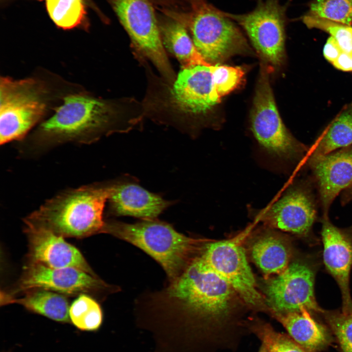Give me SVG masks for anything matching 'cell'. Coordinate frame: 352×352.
Instances as JSON below:
<instances>
[{
    "mask_svg": "<svg viewBox=\"0 0 352 352\" xmlns=\"http://www.w3.org/2000/svg\"><path fill=\"white\" fill-rule=\"evenodd\" d=\"M198 0H192V2L195 1H198Z\"/></svg>",
    "mask_w": 352,
    "mask_h": 352,
    "instance_id": "cell-34",
    "label": "cell"
},
{
    "mask_svg": "<svg viewBox=\"0 0 352 352\" xmlns=\"http://www.w3.org/2000/svg\"><path fill=\"white\" fill-rule=\"evenodd\" d=\"M114 186L94 184L62 192L47 200L24 222L63 237L83 238L103 233L104 209Z\"/></svg>",
    "mask_w": 352,
    "mask_h": 352,
    "instance_id": "cell-1",
    "label": "cell"
},
{
    "mask_svg": "<svg viewBox=\"0 0 352 352\" xmlns=\"http://www.w3.org/2000/svg\"><path fill=\"white\" fill-rule=\"evenodd\" d=\"M25 224L29 262L51 268L74 267L96 276L80 251L63 237L43 227Z\"/></svg>",
    "mask_w": 352,
    "mask_h": 352,
    "instance_id": "cell-14",
    "label": "cell"
},
{
    "mask_svg": "<svg viewBox=\"0 0 352 352\" xmlns=\"http://www.w3.org/2000/svg\"><path fill=\"white\" fill-rule=\"evenodd\" d=\"M174 105L191 115H202L221 101L217 89L213 65H196L183 68L171 92Z\"/></svg>",
    "mask_w": 352,
    "mask_h": 352,
    "instance_id": "cell-13",
    "label": "cell"
},
{
    "mask_svg": "<svg viewBox=\"0 0 352 352\" xmlns=\"http://www.w3.org/2000/svg\"><path fill=\"white\" fill-rule=\"evenodd\" d=\"M251 254L255 264L266 277L278 275L290 264V247L283 238L271 233L263 235L253 243Z\"/></svg>",
    "mask_w": 352,
    "mask_h": 352,
    "instance_id": "cell-20",
    "label": "cell"
},
{
    "mask_svg": "<svg viewBox=\"0 0 352 352\" xmlns=\"http://www.w3.org/2000/svg\"><path fill=\"white\" fill-rule=\"evenodd\" d=\"M342 200L344 204L352 200V184L344 192Z\"/></svg>",
    "mask_w": 352,
    "mask_h": 352,
    "instance_id": "cell-32",
    "label": "cell"
},
{
    "mask_svg": "<svg viewBox=\"0 0 352 352\" xmlns=\"http://www.w3.org/2000/svg\"><path fill=\"white\" fill-rule=\"evenodd\" d=\"M20 298L6 292L1 293V305L18 304L27 309L52 320L67 322L69 321V307L68 301L63 295L52 291L36 288L25 291Z\"/></svg>",
    "mask_w": 352,
    "mask_h": 352,
    "instance_id": "cell-19",
    "label": "cell"
},
{
    "mask_svg": "<svg viewBox=\"0 0 352 352\" xmlns=\"http://www.w3.org/2000/svg\"><path fill=\"white\" fill-rule=\"evenodd\" d=\"M286 9V5H282L279 0H258L249 12L225 13L242 27L262 59L278 66L285 57Z\"/></svg>",
    "mask_w": 352,
    "mask_h": 352,
    "instance_id": "cell-7",
    "label": "cell"
},
{
    "mask_svg": "<svg viewBox=\"0 0 352 352\" xmlns=\"http://www.w3.org/2000/svg\"><path fill=\"white\" fill-rule=\"evenodd\" d=\"M315 270L309 262L298 260L266 284V302L274 315L300 312L303 308L324 313L314 294Z\"/></svg>",
    "mask_w": 352,
    "mask_h": 352,
    "instance_id": "cell-9",
    "label": "cell"
},
{
    "mask_svg": "<svg viewBox=\"0 0 352 352\" xmlns=\"http://www.w3.org/2000/svg\"><path fill=\"white\" fill-rule=\"evenodd\" d=\"M252 330L268 352H308L291 337L276 331L268 324H257Z\"/></svg>",
    "mask_w": 352,
    "mask_h": 352,
    "instance_id": "cell-26",
    "label": "cell"
},
{
    "mask_svg": "<svg viewBox=\"0 0 352 352\" xmlns=\"http://www.w3.org/2000/svg\"><path fill=\"white\" fill-rule=\"evenodd\" d=\"M343 52L335 39L330 36L327 41L323 49V54L326 59L332 64Z\"/></svg>",
    "mask_w": 352,
    "mask_h": 352,
    "instance_id": "cell-30",
    "label": "cell"
},
{
    "mask_svg": "<svg viewBox=\"0 0 352 352\" xmlns=\"http://www.w3.org/2000/svg\"><path fill=\"white\" fill-rule=\"evenodd\" d=\"M208 243L198 256L210 269L223 279L247 304L259 306L263 298L239 239Z\"/></svg>",
    "mask_w": 352,
    "mask_h": 352,
    "instance_id": "cell-10",
    "label": "cell"
},
{
    "mask_svg": "<svg viewBox=\"0 0 352 352\" xmlns=\"http://www.w3.org/2000/svg\"><path fill=\"white\" fill-rule=\"evenodd\" d=\"M44 0L51 19L60 28L72 29L80 26L85 21V0Z\"/></svg>",
    "mask_w": 352,
    "mask_h": 352,
    "instance_id": "cell-23",
    "label": "cell"
},
{
    "mask_svg": "<svg viewBox=\"0 0 352 352\" xmlns=\"http://www.w3.org/2000/svg\"><path fill=\"white\" fill-rule=\"evenodd\" d=\"M28 262L14 293L41 288L75 295L95 292L109 287L96 276L76 268H51Z\"/></svg>",
    "mask_w": 352,
    "mask_h": 352,
    "instance_id": "cell-12",
    "label": "cell"
},
{
    "mask_svg": "<svg viewBox=\"0 0 352 352\" xmlns=\"http://www.w3.org/2000/svg\"><path fill=\"white\" fill-rule=\"evenodd\" d=\"M108 200L109 210L112 214L144 220L154 219L172 204V202L138 184L129 182L114 184Z\"/></svg>",
    "mask_w": 352,
    "mask_h": 352,
    "instance_id": "cell-17",
    "label": "cell"
},
{
    "mask_svg": "<svg viewBox=\"0 0 352 352\" xmlns=\"http://www.w3.org/2000/svg\"><path fill=\"white\" fill-rule=\"evenodd\" d=\"M352 145V107H349L341 112L318 139L308 160Z\"/></svg>",
    "mask_w": 352,
    "mask_h": 352,
    "instance_id": "cell-22",
    "label": "cell"
},
{
    "mask_svg": "<svg viewBox=\"0 0 352 352\" xmlns=\"http://www.w3.org/2000/svg\"><path fill=\"white\" fill-rule=\"evenodd\" d=\"M103 233L112 235L144 251L161 264L170 283L183 273L204 246V240L187 237L169 224L154 219L133 224L106 222Z\"/></svg>",
    "mask_w": 352,
    "mask_h": 352,
    "instance_id": "cell-3",
    "label": "cell"
},
{
    "mask_svg": "<svg viewBox=\"0 0 352 352\" xmlns=\"http://www.w3.org/2000/svg\"><path fill=\"white\" fill-rule=\"evenodd\" d=\"M332 65L342 71H352V55L343 51Z\"/></svg>",
    "mask_w": 352,
    "mask_h": 352,
    "instance_id": "cell-31",
    "label": "cell"
},
{
    "mask_svg": "<svg viewBox=\"0 0 352 352\" xmlns=\"http://www.w3.org/2000/svg\"><path fill=\"white\" fill-rule=\"evenodd\" d=\"M254 212L256 220L274 228L305 236L316 219L317 208L309 184L301 181L291 184L276 201Z\"/></svg>",
    "mask_w": 352,
    "mask_h": 352,
    "instance_id": "cell-11",
    "label": "cell"
},
{
    "mask_svg": "<svg viewBox=\"0 0 352 352\" xmlns=\"http://www.w3.org/2000/svg\"><path fill=\"white\" fill-rule=\"evenodd\" d=\"M268 70L263 64L250 113V129L266 154L278 160L296 162L303 158L307 148L285 126L276 105Z\"/></svg>",
    "mask_w": 352,
    "mask_h": 352,
    "instance_id": "cell-5",
    "label": "cell"
},
{
    "mask_svg": "<svg viewBox=\"0 0 352 352\" xmlns=\"http://www.w3.org/2000/svg\"><path fill=\"white\" fill-rule=\"evenodd\" d=\"M63 101L30 139L33 153L68 142L90 144L108 132L113 115L108 103L84 93L68 95Z\"/></svg>",
    "mask_w": 352,
    "mask_h": 352,
    "instance_id": "cell-2",
    "label": "cell"
},
{
    "mask_svg": "<svg viewBox=\"0 0 352 352\" xmlns=\"http://www.w3.org/2000/svg\"><path fill=\"white\" fill-rule=\"evenodd\" d=\"M133 44L168 81L175 75L162 42L159 26L149 0H111Z\"/></svg>",
    "mask_w": 352,
    "mask_h": 352,
    "instance_id": "cell-8",
    "label": "cell"
},
{
    "mask_svg": "<svg viewBox=\"0 0 352 352\" xmlns=\"http://www.w3.org/2000/svg\"><path fill=\"white\" fill-rule=\"evenodd\" d=\"M159 28L164 46L175 56L183 68L211 65L198 51L188 34V29L179 20L172 17Z\"/></svg>",
    "mask_w": 352,
    "mask_h": 352,
    "instance_id": "cell-21",
    "label": "cell"
},
{
    "mask_svg": "<svg viewBox=\"0 0 352 352\" xmlns=\"http://www.w3.org/2000/svg\"><path fill=\"white\" fill-rule=\"evenodd\" d=\"M302 20L308 28L319 29L330 34L343 51L352 55V27L351 26L307 14L303 17Z\"/></svg>",
    "mask_w": 352,
    "mask_h": 352,
    "instance_id": "cell-27",
    "label": "cell"
},
{
    "mask_svg": "<svg viewBox=\"0 0 352 352\" xmlns=\"http://www.w3.org/2000/svg\"><path fill=\"white\" fill-rule=\"evenodd\" d=\"M324 313L341 352H352V309Z\"/></svg>",
    "mask_w": 352,
    "mask_h": 352,
    "instance_id": "cell-28",
    "label": "cell"
},
{
    "mask_svg": "<svg viewBox=\"0 0 352 352\" xmlns=\"http://www.w3.org/2000/svg\"><path fill=\"white\" fill-rule=\"evenodd\" d=\"M69 315L72 323L83 330H97L102 322L100 306L93 298L84 293L80 294L72 303Z\"/></svg>",
    "mask_w": 352,
    "mask_h": 352,
    "instance_id": "cell-24",
    "label": "cell"
},
{
    "mask_svg": "<svg viewBox=\"0 0 352 352\" xmlns=\"http://www.w3.org/2000/svg\"><path fill=\"white\" fill-rule=\"evenodd\" d=\"M259 352H268V351L265 346L262 344V345L260 349Z\"/></svg>",
    "mask_w": 352,
    "mask_h": 352,
    "instance_id": "cell-33",
    "label": "cell"
},
{
    "mask_svg": "<svg viewBox=\"0 0 352 352\" xmlns=\"http://www.w3.org/2000/svg\"><path fill=\"white\" fill-rule=\"evenodd\" d=\"M322 222L324 263L340 288L342 310H352L349 283L352 266V240L347 232L331 223L328 215H324Z\"/></svg>",
    "mask_w": 352,
    "mask_h": 352,
    "instance_id": "cell-15",
    "label": "cell"
},
{
    "mask_svg": "<svg viewBox=\"0 0 352 352\" xmlns=\"http://www.w3.org/2000/svg\"><path fill=\"white\" fill-rule=\"evenodd\" d=\"M218 93L221 98L237 88L244 75L240 66L213 65Z\"/></svg>",
    "mask_w": 352,
    "mask_h": 352,
    "instance_id": "cell-29",
    "label": "cell"
},
{
    "mask_svg": "<svg viewBox=\"0 0 352 352\" xmlns=\"http://www.w3.org/2000/svg\"><path fill=\"white\" fill-rule=\"evenodd\" d=\"M324 215L339 193L352 184V145L308 160Z\"/></svg>",
    "mask_w": 352,
    "mask_h": 352,
    "instance_id": "cell-16",
    "label": "cell"
},
{
    "mask_svg": "<svg viewBox=\"0 0 352 352\" xmlns=\"http://www.w3.org/2000/svg\"><path fill=\"white\" fill-rule=\"evenodd\" d=\"M307 14L351 26L352 0H314Z\"/></svg>",
    "mask_w": 352,
    "mask_h": 352,
    "instance_id": "cell-25",
    "label": "cell"
},
{
    "mask_svg": "<svg viewBox=\"0 0 352 352\" xmlns=\"http://www.w3.org/2000/svg\"><path fill=\"white\" fill-rule=\"evenodd\" d=\"M34 78H0V145L22 139L44 116L48 93Z\"/></svg>",
    "mask_w": 352,
    "mask_h": 352,
    "instance_id": "cell-6",
    "label": "cell"
},
{
    "mask_svg": "<svg viewBox=\"0 0 352 352\" xmlns=\"http://www.w3.org/2000/svg\"><path fill=\"white\" fill-rule=\"evenodd\" d=\"M275 316L291 337L308 352H317L325 348L330 342L327 329L315 321L306 308L300 312Z\"/></svg>",
    "mask_w": 352,
    "mask_h": 352,
    "instance_id": "cell-18",
    "label": "cell"
},
{
    "mask_svg": "<svg viewBox=\"0 0 352 352\" xmlns=\"http://www.w3.org/2000/svg\"><path fill=\"white\" fill-rule=\"evenodd\" d=\"M169 14L184 24L198 51L210 64L249 51L244 37L233 21L205 0L192 2L188 13Z\"/></svg>",
    "mask_w": 352,
    "mask_h": 352,
    "instance_id": "cell-4",
    "label": "cell"
}]
</instances>
